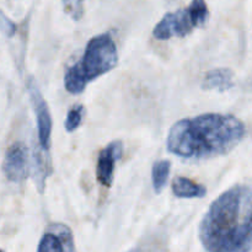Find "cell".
<instances>
[{"label": "cell", "mask_w": 252, "mask_h": 252, "mask_svg": "<svg viewBox=\"0 0 252 252\" xmlns=\"http://www.w3.org/2000/svg\"><path fill=\"white\" fill-rule=\"evenodd\" d=\"M208 252L252 251V187L238 185L211 204L198 229Z\"/></svg>", "instance_id": "1"}, {"label": "cell", "mask_w": 252, "mask_h": 252, "mask_svg": "<svg viewBox=\"0 0 252 252\" xmlns=\"http://www.w3.org/2000/svg\"><path fill=\"white\" fill-rule=\"evenodd\" d=\"M246 134V127L231 115L206 113L175 123L167 134V150L187 159L228 154Z\"/></svg>", "instance_id": "2"}, {"label": "cell", "mask_w": 252, "mask_h": 252, "mask_svg": "<svg viewBox=\"0 0 252 252\" xmlns=\"http://www.w3.org/2000/svg\"><path fill=\"white\" fill-rule=\"evenodd\" d=\"M117 62V47L112 36L102 33L93 37L86 44L80 61L65 71L64 86L66 91L74 95L81 94L91 81L112 70Z\"/></svg>", "instance_id": "3"}, {"label": "cell", "mask_w": 252, "mask_h": 252, "mask_svg": "<svg viewBox=\"0 0 252 252\" xmlns=\"http://www.w3.org/2000/svg\"><path fill=\"white\" fill-rule=\"evenodd\" d=\"M27 90H29L31 103L33 106L34 113L37 118V127H38V140L41 148L46 152H48L51 147V134H52V118L49 113L48 105L46 100L42 96L38 86L33 78H30L27 84Z\"/></svg>", "instance_id": "4"}, {"label": "cell", "mask_w": 252, "mask_h": 252, "mask_svg": "<svg viewBox=\"0 0 252 252\" xmlns=\"http://www.w3.org/2000/svg\"><path fill=\"white\" fill-rule=\"evenodd\" d=\"M29 149L24 143H14L5 153L2 161V172L11 182H22L30 174Z\"/></svg>", "instance_id": "5"}, {"label": "cell", "mask_w": 252, "mask_h": 252, "mask_svg": "<svg viewBox=\"0 0 252 252\" xmlns=\"http://www.w3.org/2000/svg\"><path fill=\"white\" fill-rule=\"evenodd\" d=\"M191 19L187 9H180L175 12H167L164 15L159 24L155 26L153 34L157 39L166 41L172 36L185 37L193 30Z\"/></svg>", "instance_id": "6"}, {"label": "cell", "mask_w": 252, "mask_h": 252, "mask_svg": "<svg viewBox=\"0 0 252 252\" xmlns=\"http://www.w3.org/2000/svg\"><path fill=\"white\" fill-rule=\"evenodd\" d=\"M37 252H76L73 233L64 224H52L39 240Z\"/></svg>", "instance_id": "7"}, {"label": "cell", "mask_w": 252, "mask_h": 252, "mask_svg": "<svg viewBox=\"0 0 252 252\" xmlns=\"http://www.w3.org/2000/svg\"><path fill=\"white\" fill-rule=\"evenodd\" d=\"M122 153L123 144L121 140L111 142L107 147L101 150L96 166V177L102 186L111 187L112 185L116 162L122 157Z\"/></svg>", "instance_id": "8"}, {"label": "cell", "mask_w": 252, "mask_h": 252, "mask_svg": "<svg viewBox=\"0 0 252 252\" xmlns=\"http://www.w3.org/2000/svg\"><path fill=\"white\" fill-rule=\"evenodd\" d=\"M234 74L228 68H218L209 70L204 75L202 88L204 90H217L226 91L233 88Z\"/></svg>", "instance_id": "9"}, {"label": "cell", "mask_w": 252, "mask_h": 252, "mask_svg": "<svg viewBox=\"0 0 252 252\" xmlns=\"http://www.w3.org/2000/svg\"><path fill=\"white\" fill-rule=\"evenodd\" d=\"M46 150L34 148L33 155H32L31 169L39 193H43L44 182L51 171V162H49V158L46 157Z\"/></svg>", "instance_id": "10"}, {"label": "cell", "mask_w": 252, "mask_h": 252, "mask_svg": "<svg viewBox=\"0 0 252 252\" xmlns=\"http://www.w3.org/2000/svg\"><path fill=\"white\" fill-rule=\"evenodd\" d=\"M172 192L177 198H202L207 189L187 177H176L172 182Z\"/></svg>", "instance_id": "11"}, {"label": "cell", "mask_w": 252, "mask_h": 252, "mask_svg": "<svg viewBox=\"0 0 252 252\" xmlns=\"http://www.w3.org/2000/svg\"><path fill=\"white\" fill-rule=\"evenodd\" d=\"M171 169V162L169 160H159L153 165L152 170V180L153 186L157 193H161L162 189L166 186L167 179Z\"/></svg>", "instance_id": "12"}, {"label": "cell", "mask_w": 252, "mask_h": 252, "mask_svg": "<svg viewBox=\"0 0 252 252\" xmlns=\"http://www.w3.org/2000/svg\"><path fill=\"white\" fill-rule=\"evenodd\" d=\"M187 11L193 27H202L208 21L209 10L206 0H192Z\"/></svg>", "instance_id": "13"}, {"label": "cell", "mask_w": 252, "mask_h": 252, "mask_svg": "<svg viewBox=\"0 0 252 252\" xmlns=\"http://www.w3.org/2000/svg\"><path fill=\"white\" fill-rule=\"evenodd\" d=\"M84 113H85V110H84L83 105H75L73 106L71 110H69L68 115H66L65 123H64V127H65L66 132L71 133L79 128V126L83 122Z\"/></svg>", "instance_id": "14"}, {"label": "cell", "mask_w": 252, "mask_h": 252, "mask_svg": "<svg viewBox=\"0 0 252 252\" xmlns=\"http://www.w3.org/2000/svg\"><path fill=\"white\" fill-rule=\"evenodd\" d=\"M84 1L85 0H62L63 9L75 21H79L84 16Z\"/></svg>", "instance_id": "15"}, {"label": "cell", "mask_w": 252, "mask_h": 252, "mask_svg": "<svg viewBox=\"0 0 252 252\" xmlns=\"http://www.w3.org/2000/svg\"><path fill=\"white\" fill-rule=\"evenodd\" d=\"M0 31L6 37H12L16 33V25L2 11H0Z\"/></svg>", "instance_id": "16"}, {"label": "cell", "mask_w": 252, "mask_h": 252, "mask_svg": "<svg viewBox=\"0 0 252 252\" xmlns=\"http://www.w3.org/2000/svg\"><path fill=\"white\" fill-rule=\"evenodd\" d=\"M128 252H140L139 249H132V250H129Z\"/></svg>", "instance_id": "17"}, {"label": "cell", "mask_w": 252, "mask_h": 252, "mask_svg": "<svg viewBox=\"0 0 252 252\" xmlns=\"http://www.w3.org/2000/svg\"><path fill=\"white\" fill-rule=\"evenodd\" d=\"M0 252H4V251H2V250H1V249H0Z\"/></svg>", "instance_id": "18"}]
</instances>
